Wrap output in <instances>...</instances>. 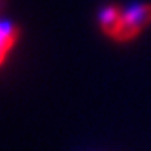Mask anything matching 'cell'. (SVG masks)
I'll return each instance as SVG.
<instances>
[{
  "label": "cell",
  "instance_id": "cell-2",
  "mask_svg": "<svg viewBox=\"0 0 151 151\" xmlns=\"http://www.w3.org/2000/svg\"><path fill=\"white\" fill-rule=\"evenodd\" d=\"M18 39H19V27L13 21L3 19L0 26V61L2 64L6 63L10 52L15 48Z\"/></svg>",
  "mask_w": 151,
  "mask_h": 151
},
{
  "label": "cell",
  "instance_id": "cell-1",
  "mask_svg": "<svg viewBox=\"0 0 151 151\" xmlns=\"http://www.w3.org/2000/svg\"><path fill=\"white\" fill-rule=\"evenodd\" d=\"M98 24L109 39L119 44L130 42L151 26V3L134 2L124 8L105 5L98 12Z\"/></svg>",
  "mask_w": 151,
  "mask_h": 151
}]
</instances>
